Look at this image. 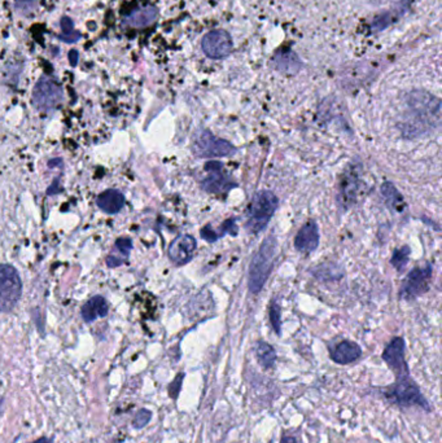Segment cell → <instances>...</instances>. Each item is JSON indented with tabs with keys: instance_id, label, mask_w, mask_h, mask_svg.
I'll use <instances>...</instances> for the list:
<instances>
[{
	"instance_id": "obj_1",
	"label": "cell",
	"mask_w": 442,
	"mask_h": 443,
	"mask_svg": "<svg viewBox=\"0 0 442 443\" xmlns=\"http://www.w3.org/2000/svg\"><path fill=\"white\" fill-rule=\"evenodd\" d=\"M277 241L274 235L265 238L261 248L253 256L249 267V279L248 287L249 291L257 294L261 292L266 281L269 279L271 270L274 267V260L277 257Z\"/></svg>"
},
{
	"instance_id": "obj_2",
	"label": "cell",
	"mask_w": 442,
	"mask_h": 443,
	"mask_svg": "<svg viewBox=\"0 0 442 443\" xmlns=\"http://www.w3.org/2000/svg\"><path fill=\"white\" fill-rule=\"evenodd\" d=\"M380 393L388 402L398 404L401 407L418 406L427 412L432 411L428 400L421 394L418 384L411 378H399L396 384L380 390Z\"/></svg>"
},
{
	"instance_id": "obj_3",
	"label": "cell",
	"mask_w": 442,
	"mask_h": 443,
	"mask_svg": "<svg viewBox=\"0 0 442 443\" xmlns=\"http://www.w3.org/2000/svg\"><path fill=\"white\" fill-rule=\"evenodd\" d=\"M64 100V90L52 76H42L35 83L32 95L34 108L41 113H52L61 105Z\"/></svg>"
},
{
	"instance_id": "obj_4",
	"label": "cell",
	"mask_w": 442,
	"mask_h": 443,
	"mask_svg": "<svg viewBox=\"0 0 442 443\" xmlns=\"http://www.w3.org/2000/svg\"><path fill=\"white\" fill-rule=\"evenodd\" d=\"M279 205L277 196L270 191H260L253 197L248 210V229L252 234H260L267 226Z\"/></svg>"
},
{
	"instance_id": "obj_5",
	"label": "cell",
	"mask_w": 442,
	"mask_h": 443,
	"mask_svg": "<svg viewBox=\"0 0 442 443\" xmlns=\"http://www.w3.org/2000/svg\"><path fill=\"white\" fill-rule=\"evenodd\" d=\"M23 294V281L12 265H0V313H11Z\"/></svg>"
},
{
	"instance_id": "obj_6",
	"label": "cell",
	"mask_w": 442,
	"mask_h": 443,
	"mask_svg": "<svg viewBox=\"0 0 442 443\" xmlns=\"http://www.w3.org/2000/svg\"><path fill=\"white\" fill-rule=\"evenodd\" d=\"M408 105L411 113L415 116V122L419 129L431 123L433 126V119L439 122L440 100L431 94L425 91H412L408 98Z\"/></svg>"
},
{
	"instance_id": "obj_7",
	"label": "cell",
	"mask_w": 442,
	"mask_h": 443,
	"mask_svg": "<svg viewBox=\"0 0 442 443\" xmlns=\"http://www.w3.org/2000/svg\"><path fill=\"white\" fill-rule=\"evenodd\" d=\"M236 152L230 141L214 136L209 130L201 131L193 143V153L201 158L227 157Z\"/></svg>"
},
{
	"instance_id": "obj_8",
	"label": "cell",
	"mask_w": 442,
	"mask_h": 443,
	"mask_svg": "<svg viewBox=\"0 0 442 443\" xmlns=\"http://www.w3.org/2000/svg\"><path fill=\"white\" fill-rule=\"evenodd\" d=\"M201 50L211 60H222L233 54V42L226 30H211L201 41Z\"/></svg>"
},
{
	"instance_id": "obj_9",
	"label": "cell",
	"mask_w": 442,
	"mask_h": 443,
	"mask_svg": "<svg viewBox=\"0 0 442 443\" xmlns=\"http://www.w3.org/2000/svg\"><path fill=\"white\" fill-rule=\"evenodd\" d=\"M204 170L205 176L201 182V185L209 194H223L236 185L224 172L223 163L209 161L204 166Z\"/></svg>"
},
{
	"instance_id": "obj_10",
	"label": "cell",
	"mask_w": 442,
	"mask_h": 443,
	"mask_svg": "<svg viewBox=\"0 0 442 443\" xmlns=\"http://www.w3.org/2000/svg\"><path fill=\"white\" fill-rule=\"evenodd\" d=\"M432 278V266L428 263L424 267H418L410 272L403 281L399 296L401 298L411 300L419 297L420 294L428 291Z\"/></svg>"
},
{
	"instance_id": "obj_11",
	"label": "cell",
	"mask_w": 442,
	"mask_h": 443,
	"mask_svg": "<svg viewBox=\"0 0 442 443\" xmlns=\"http://www.w3.org/2000/svg\"><path fill=\"white\" fill-rule=\"evenodd\" d=\"M383 359L388 367L394 372L397 380L410 378L409 366L405 359V340L402 337H394L388 344L383 353Z\"/></svg>"
},
{
	"instance_id": "obj_12",
	"label": "cell",
	"mask_w": 442,
	"mask_h": 443,
	"mask_svg": "<svg viewBox=\"0 0 442 443\" xmlns=\"http://www.w3.org/2000/svg\"><path fill=\"white\" fill-rule=\"evenodd\" d=\"M196 250V240L191 235H179L170 244L167 254L169 258L178 266L186 265L193 258Z\"/></svg>"
},
{
	"instance_id": "obj_13",
	"label": "cell",
	"mask_w": 442,
	"mask_h": 443,
	"mask_svg": "<svg viewBox=\"0 0 442 443\" xmlns=\"http://www.w3.org/2000/svg\"><path fill=\"white\" fill-rule=\"evenodd\" d=\"M319 245V228L314 220L301 228L295 238V247L302 253H311Z\"/></svg>"
},
{
	"instance_id": "obj_14",
	"label": "cell",
	"mask_w": 442,
	"mask_h": 443,
	"mask_svg": "<svg viewBox=\"0 0 442 443\" xmlns=\"http://www.w3.org/2000/svg\"><path fill=\"white\" fill-rule=\"evenodd\" d=\"M271 65L274 66V69H277V72L287 74V76H293L296 73H299L302 63L299 60V56L295 54L291 50H282L277 54H274L273 60H271Z\"/></svg>"
},
{
	"instance_id": "obj_15",
	"label": "cell",
	"mask_w": 442,
	"mask_h": 443,
	"mask_svg": "<svg viewBox=\"0 0 442 443\" xmlns=\"http://www.w3.org/2000/svg\"><path fill=\"white\" fill-rule=\"evenodd\" d=\"M362 356V349L358 344L344 340L331 349V359L337 364L353 363Z\"/></svg>"
},
{
	"instance_id": "obj_16",
	"label": "cell",
	"mask_w": 442,
	"mask_h": 443,
	"mask_svg": "<svg viewBox=\"0 0 442 443\" xmlns=\"http://www.w3.org/2000/svg\"><path fill=\"white\" fill-rule=\"evenodd\" d=\"M157 16H158L157 8L152 7V6H147V7L138 8V10L131 12L130 14L125 16L122 23L127 28L143 29V28L152 25L157 20Z\"/></svg>"
},
{
	"instance_id": "obj_17",
	"label": "cell",
	"mask_w": 442,
	"mask_h": 443,
	"mask_svg": "<svg viewBox=\"0 0 442 443\" xmlns=\"http://www.w3.org/2000/svg\"><path fill=\"white\" fill-rule=\"evenodd\" d=\"M96 205L107 214H117L125 206V196L117 189H108L100 194L96 198Z\"/></svg>"
},
{
	"instance_id": "obj_18",
	"label": "cell",
	"mask_w": 442,
	"mask_h": 443,
	"mask_svg": "<svg viewBox=\"0 0 442 443\" xmlns=\"http://www.w3.org/2000/svg\"><path fill=\"white\" fill-rule=\"evenodd\" d=\"M109 311V305L103 296H95L90 298L82 307V318L86 323H92L99 318L107 316Z\"/></svg>"
},
{
	"instance_id": "obj_19",
	"label": "cell",
	"mask_w": 442,
	"mask_h": 443,
	"mask_svg": "<svg viewBox=\"0 0 442 443\" xmlns=\"http://www.w3.org/2000/svg\"><path fill=\"white\" fill-rule=\"evenodd\" d=\"M357 191H358V179L352 173H348L341 182L339 200L344 207H349L357 200Z\"/></svg>"
},
{
	"instance_id": "obj_20",
	"label": "cell",
	"mask_w": 442,
	"mask_h": 443,
	"mask_svg": "<svg viewBox=\"0 0 442 443\" xmlns=\"http://www.w3.org/2000/svg\"><path fill=\"white\" fill-rule=\"evenodd\" d=\"M131 248H133V243H131L130 238H118V240L116 241L114 250L112 251V254H109L108 258H107L108 266H109V267L121 266L122 263L127 260L129 253H130Z\"/></svg>"
},
{
	"instance_id": "obj_21",
	"label": "cell",
	"mask_w": 442,
	"mask_h": 443,
	"mask_svg": "<svg viewBox=\"0 0 442 443\" xmlns=\"http://www.w3.org/2000/svg\"><path fill=\"white\" fill-rule=\"evenodd\" d=\"M255 356L260 362V364L265 369L274 367L277 362V353L274 347L267 344L265 341H258L255 345Z\"/></svg>"
},
{
	"instance_id": "obj_22",
	"label": "cell",
	"mask_w": 442,
	"mask_h": 443,
	"mask_svg": "<svg viewBox=\"0 0 442 443\" xmlns=\"http://www.w3.org/2000/svg\"><path fill=\"white\" fill-rule=\"evenodd\" d=\"M381 194L384 196L388 206L398 213H402L405 209V201L403 197L397 191V188L392 183H384L381 187Z\"/></svg>"
},
{
	"instance_id": "obj_23",
	"label": "cell",
	"mask_w": 442,
	"mask_h": 443,
	"mask_svg": "<svg viewBox=\"0 0 442 443\" xmlns=\"http://www.w3.org/2000/svg\"><path fill=\"white\" fill-rule=\"evenodd\" d=\"M60 26H61V34L57 35L59 41L65 43H76L81 39V34L74 30V22L67 16L61 19Z\"/></svg>"
},
{
	"instance_id": "obj_24",
	"label": "cell",
	"mask_w": 442,
	"mask_h": 443,
	"mask_svg": "<svg viewBox=\"0 0 442 443\" xmlns=\"http://www.w3.org/2000/svg\"><path fill=\"white\" fill-rule=\"evenodd\" d=\"M410 248L403 247V248L397 249L392 257V265L397 269L398 271H403V269L409 263Z\"/></svg>"
},
{
	"instance_id": "obj_25",
	"label": "cell",
	"mask_w": 442,
	"mask_h": 443,
	"mask_svg": "<svg viewBox=\"0 0 442 443\" xmlns=\"http://www.w3.org/2000/svg\"><path fill=\"white\" fill-rule=\"evenodd\" d=\"M270 320L274 331L277 332V335L282 333V322H280V307L277 302H273L271 307H270Z\"/></svg>"
},
{
	"instance_id": "obj_26",
	"label": "cell",
	"mask_w": 442,
	"mask_h": 443,
	"mask_svg": "<svg viewBox=\"0 0 442 443\" xmlns=\"http://www.w3.org/2000/svg\"><path fill=\"white\" fill-rule=\"evenodd\" d=\"M151 419H152V412H151V411H139V412L136 413L135 419H134V428H136V429H142V428H144L148 422H151Z\"/></svg>"
},
{
	"instance_id": "obj_27",
	"label": "cell",
	"mask_w": 442,
	"mask_h": 443,
	"mask_svg": "<svg viewBox=\"0 0 442 443\" xmlns=\"http://www.w3.org/2000/svg\"><path fill=\"white\" fill-rule=\"evenodd\" d=\"M36 6V0H16L14 7L23 14H30Z\"/></svg>"
},
{
	"instance_id": "obj_28",
	"label": "cell",
	"mask_w": 442,
	"mask_h": 443,
	"mask_svg": "<svg viewBox=\"0 0 442 443\" xmlns=\"http://www.w3.org/2000/svg\"><path fill=\"white\" fill-rule=\"evenodd\" d=\"M183 378H185V375L183 373H179L176 380L170 384L169 387V394L173 400H177L179 393H180V389H182V382H183Z\"/></svg>"
},
{
	"instance_id": "obj_29",
	"label": "cell",
	"mask_w": 442,
	"mask_h": 443,
	"mask_svg": "<svg viewBox=\"0 0 442 443\" xmlns=\"http://www.w3.org/2000/svg\"><path fill=\"white\" fill-rule=\"evenodd\" d=\"M78 59H79V54H78L77 50H72L70 52H69V61H70V65L73 66H77L78 64Z\"/></svg>"
},
{
	"instance_id": "obj_30",
	"label": "cell",
	"mask_w": 442,
	"mask_h": 443,
	"mask_svg": "<svg viewBox=\"0 0 442 443\" xmlns=\"http://www.w3.org/2000/svg\"><path fill=\"white\" fill-rule=\"evenodd\" d=\"M280 443H297L295 437H284Z\"/></svg>"
},
{
	"instance_id": "obj_31",
	"label": "cell",
	"mask_w": 442,
	"mask_h": 443,
	"mask_svg": "<svg viewBox=\"0 0 442 443\" xmlns=\"http://www.w3.org/2000/svg\"><path fill=\"white\" fill-rule=\"evenodd\" d=\"M34 443H52V442H51V441H50L48 438H45V437H43V438H39L38 441H35V442Z\"/></svg>"
}]
</instances>
